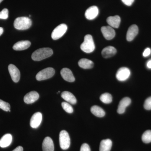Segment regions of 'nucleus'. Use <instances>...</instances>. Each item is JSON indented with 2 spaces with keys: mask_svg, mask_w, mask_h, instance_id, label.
I'll list each match as a JSON object with an SVG mask.
<instances>
[{
  "mask_svg": "<svg viewBox=\"0 0 151 151\" xmlns=\"http://www.w3.org/2000/svg\"><path fill=\"white\" fill-rule=\"evenodd\" d=\"M121 18L118 15L108 17L107 22L110 26L115 28H118L121 23Z\"/></svg>",
  "mask_w": 151,
  "mask_h": 151,
  "instance_id": "f3484780",
  "label": "nucleus"
},
{
  "mask_svg": "<svg viewBox=\"0 0 151 151\" xmlns=\"http://www.w3.org/2000/svg\"><path fill=\"white\" fill-rule=\"evenodd\" d=\"M12 151H23V148L21 146H18Z\"/></svg>",
  "mask_w": 151,
  "mask_h": 151,
  "instance_id": "72a5a7b5",
  "label": "nucleus"
},
{
  "mask_svg": "<svg viewBox=\"0 0 151 151\" xmlns=\"http://www.w3.org/2000/svg\"><path fill=\"white\" fill-rule=\"evenodd\" d=\"M151 50L150 48H147L145 50L143 53V56L144 57H147L151 54Z\"/></svg>",
  "mask_w": 151,
  "mask_h": 151,
  "instance_id": "473e14b6",
  "label": "nucleus"
},
{
  "mask_svg": "<svg viewBox=\"0 0 151 151\" xmlns=\"http://www.w3.org/2000/svg\"><path fill=\"white\" fill-rule=\"evenodd\" d=\"M117 50L114 47L109 46L106 47L102 50V54L103 57L107 58H111L115 55Z\"/></svg>",
  "mask_w": 151,
  "mask_h": 151,
  "instance_id": "6ab92c4d",
  "label": "nucleus"
},
{
  "mask_svg": "<svg viewBox=\"0 0 151 151\" xmlns=\"http://www.w3.org/2000/svg\"><path fill=\"white\" fill-rule=\"evenodd\" d=\"M67 26L64 24L59 25L52 31L51 37L54 40H57L62 37L67 31Z\"/></svg>",
  "mask_w": 151,
  "mask_h": 151,
  "instance_id": "423d86ee",
  "label": "nucleus"
},
{
  "mask_svg": "<svg viewBox=\"0 0 151 151\" xmlns=\"http://www.w3.org/2000/svg\"><path fill=\"white\" fill-rule=\"evenodd\" d=\"M10 105L9 103L0 99V108L5 111H9L10 109Z\"/></svg>",
  "mask_w": 151,
  "mask_h": 151,
  "instance_id": "cd10ccee",
  "label": "nucleus"
},
{
  "mask_svg": "<svg viewBox=\"0 0 151 151\" xmlns=\"http://www.w3.org/2000/svg\"><path fill=\"white\" fill-rule=\"evenodd\" d=\"M55 70L52 68L48 67L41 70L37 73L36 78L37 81L46 80L54 76Z\"/></svg>",
  "mask_w": 151,
  "mask_h": 151,
  "instance_id": "39448f33",
  "label": "nucleus"
},
{
  "mask_svg": "<svg viewBox=\"0 0 151 151\" xmlns=\"http://www.w3.org/2000/svg\"><path fill=\"white\" fill-rule=\"evenodd\" d=\"M139 32L137 26L134 24L131 26L128 29L127 35V39L128 41H131L134 39Z\"/></svg>",
  "mask_w": 151,
  "mask_h": 151,
  "instance_id": "2eb2a0df",
  "label": "nucleus"
},
{
  "mask_svg": "<svg viewBox=\"0 0 151 151\" xmlns=\"http://www.w3.org/2000/svg\"><path fill=\"white\" fill-rule=\"evenodd\" d=\"M9 17V11L7 9H4L0 12V19H6Z\"/></svg>",
  "mask_w": 151,
  "mask_h": 151,
  "instance_id": "c85d7f7f",
  "label": "nucleus"
},
{
  "mask_svg": "<svg viewBox=\"0 0 151 151\" xmlns=\"http://www.w3.org/2000/svg\"><path fill=\"white\" fill-rule=\"evenodd\" d=\"M61 96L63 99L70 104L74 105L76 104L77 102V100L74 95L68 91H64L63 92L61 93Z\"/></svg>",
  "mask_w": 151,
  "mask_h": 151,
  "instance_id": "aec40b11",
  "label": "nucleus"
},
{
  "mask_svg": "<svg viewBox=\"0 0 151 151\" xmlns=\"http://www.w3.org/2000/svg\"><path fill=\"white\" fill-rule=\"evenodd\" d=\"M53 51L51 48L45 47L35 50L32 55V58L35 61H40L51 56Z\"/></svg>",
  "mask_w": 151,
  "mask_h": 151,
  "instance_id": "f257e3e1",
  "label": "nucleus"
},
{
  "mask_svg": "<svg viewBox=\"0 0 151 151\" xmlns=\"http://www.w3.org/2000/svg\"><path fill=\"white\" fill-rule=\"evenodd\" d=\"M39 98V94L36 91H31L25 95L24 100L27 104L35 103Z\"/></svg>",
  "mask_w": 151,
  "mask_h": 151,
  "instance_id": "9b49d317",
  "label": "nucleus"
},
{
  "mask_svg": "<svg viewBox=\"0 0 151 151\" xmlns=\"http://www.w3.org/2000/svg\"><path fill=\"white\" fill-rule=\"evenodd\" d=\"M8 69L13 81L15 83L18 82L20 78V72L18 68L15 65L11 64L9 65Z\"/></svg>",
  "mask_w": 151,
  "mask_h": 151,
  "instance_id": "6e6552de",
  "label": "nucleus"
},
{
  "mask_svg": "<svg viewBox=\"0 0 151 151\" xmlns=\"http://www.w3.org/2000/svg\"><path fill=\"white\" fill-rule=\"evenodd\" d=\"M101 30L103 36L107 40L113 39L116 35L115 31L110 26L102 27Z\"/></svg>",
  "mask_w": 151,
  "mask_h": 151,
  "instance_id": "1a4fd4ad",
  "label": "nucleus"
},
{
  "mask_svg": "<svg viewBox=\"0 0 151 151\" xmlns=\"http://www.w3.org/2000/svg\"><path fill=\"white\" fill-rule=\"evenodd\" d=\"M91 112L94 116L100 118L105 116V111L103 110V108L97 105L92 106L91 108Z\"/></svg>",
  "mask_w": 151,
  "mask_h": 151,
  "instance_id": "b1692460",
  "label": "nucleus"
},
{
  "mask_svg": "<svg viewBox=\"0 0 151 151\" xmlns=\"http://www.w3.org/2000/svg\"><path fill=\"white\" fill-rule=\"evenodd\" d=\"M43 151H54V146L53 141L50 137L45 138L42 144Z\"/></svg>",
  "mask_w": 151,
  "mask_h": 151,
  "instance_id": "dca6fc26",
  "label": "nucleus"
},
{
  "mask_svg": "<svg viewBox=\"0 0 151 151\" xmlns=\"http://www.w3.org/2000/svg\"><path fill=\"white\" fill-rule=\"evenodd\" d=\"M131 100L130 98L128 97H124L120 101L119 103V106H118L117 112L120 114H123L126 111V108L129 105H130L131 103Z\"/></svg>",
  "mask_w": 151,
  "mask_h": 151,
  "instance_id": "ddd939ff",
  "label": "nucleus"
},
{
  "mask_svg": "<svg viewBox=\"0 0 151 151\" xmlns=\"http://www.w3.org/2000/svg\"><path fill=\"white\" fill-rule=\"evenodd\" d=\"M3 1V0H0V3L2 1Z\"/></svg>",
  "mask_w": 151,
  "mask_h": 151,
  "instance_id": "e433bc0d",
  "label": "nucleus"
},
{
  "mask_svg": "<svg viewBox=\"0 0 151 151\" xmlns=\"http://www.w3.org/2000/svg\"><path fill=\"white\" fill-rule=\"evenodd\" d=\"M112 146V142L110 139L103 140L100 142V151H110Z\"/></svg>",
  "mask_w": 151,
  "mask_h": 151,
  "instance_id": "5701e85b",
  "label": "nucleus"
},
{
  "mask_svg": "<svg viewBox=\"0 0 151 151\" xmlns=\"http://www.w3.org/2000/svg\"><path fill=\"white\" fill-rule=\"evenodd\" d=\"M80 151H91V149L88 144L84 143L81 145Z\"/></svg>",
  "mask_w": 151,
  "mask_h": 151,
  "instance_id": "7c9ffc66",
  "label": "nucleus"
},
{
  "mask_svg": "<svg viewBox=\"0 0 151 151\" xmlns=\"http://www.w3.org/2000/svg\"><path fill=\"white\" fill-rule=\"evenodd\" d=\"M42 121V115L40 112L33 114L31 119L30 125L32 128L36 129L39 127Z\"/></svg>",
  "mask_w": 151,
  "mask_h": 151,
  "instance_id": "9d476101",
  "label": "nucleus"
},
{
  "mask_svg": "<svg viewBox=\"0 0 151 151\" xmlns=\"http://www.w3.org/2000/svg\"><path fill=\"white\" fill-rule=\"evenodd\" d=\"M100 100L105 104H110L112 101V96L109 93H104L100 96Z\"/></svg>",
  "mask_w": 151,
  "mask_h": 151,
  "instance_id": "393cba45",
  "label": "nucleus"
},
{
  "mask_svg": "<svg viewBox=\"0 0 151 151\" xmlns=\"http://www.w3.org/2000/svg\"><path fill=\"white\" fill-rule=\"evenodd\" d=\"M122 1L124 4L128 6H131L134 1V0H122Z\"/></svg>",
  "mask_w": 151,
  "mask_h": 151,
  "instance_id": "2f4dec72",
  "label": "nucleus"
},
{
  "mask_svg": "<svg viewBox=\"0 0 151 151\" xmlns=\"http://www.w3.org/2000/svg\"><path fill=\"white\" fill-rule=\"evenodd\" d=\"M131 75V71L127 67H122L117 71L116 77L119 81H125L128 79Z\"/></svg>",
  "mask_w": 151,
  "mask_h": 151,
  "instance_id": "0eeeda50",
  "label": "nucleus"
},
{
  "mask_svg": "<svg viewBox=\"0 0 151 151\" xmlns=\"http://www.w3.org/2000/svg\"><path fill=\"white\" fill-rule=\"evenodd\" d=\"M99 10L96 6H93L90 7L86 10L85 13V16L87 19H94L98 16Z\"/></svg>",
  "mask_w": 151,
  "mask_h": 151,
  "instance_id": "f8f14e48",
  "label": "nucleus"
},
{
  "mask_svg": "<svg viewBox=\"0 0 151 151\" xmlns=\"http://www.w3.org/2000/svg\"><path fill=\"white\" fill-rule=\"evenodd\" d=\"M142 139L143 142L146 144L151 142V130H147L144 132L142 136Z\"/></svg>",
  "mask_w": 151,
  "mask_h": 151,
  "instance_id": "a878e982",
  "label": "nucleus"
},
{
  "mask_svg": "<svg viewBox=\"0 0 151 151\" xmlns=\"http://www.w3.org/2000/svg\"><path fill=\"white\" fill-rule=\"evenodd\" d=\"M30 42L28 40L20 41L14 45L13 48L15 50H23L28 48L30 46Z\"/></svg>",
  "mask_w": 151,
  "mask_h": 151,
  "instance_id": "a211bd4d",
  "label": "nucleus"
},
{
  "mask_svg": "<svg viewBox=\"0 0 151 151\" xmlns=\"http://www.w3.org/2000/svg\"><path fill=\"white\" fill-rule=\"evenodd\" d=\"M79 67L84 69H90L94 66V63L90 60L82 58L80 59L78 62Z\"/></svg>",
  "mask_w": 151,
  "mask_h": 151,
  "instance_id": "4be33fe9",
  "label": "nucleus"
},
{
  "mask_svg": "<svg viewBox=\"0 0 151 151\" xmlns=\"http://www.w3.org/2000/svg\"><path fill=\"white\" fill-rule=\"evenodd\" d=\"M147 66L149 69H151V60H149L147 63Z\"/></svg>",
  "mask_w": 151,
  "mask_h": 151,
  "instance_id": "f704fd0d",
  "label": "nucleus"
},
{
  "mask_svg": "<svg viewBox=\"0 0 151 151\" xmlns=\"http://www.w3.org/2000/svg\"><path fill=\"white\" fill-rule=\"evenodd\" d=\"M60 74L65 81L69 82H73L75 81V78L72 71L68 68H63L60 71Z\"/></svg>",
  "mask_w": 151,
  "mask_h": 151,
  "instance_id": "4468645a",
  "label": "nucleus"
},
{
  "mask_svg": "<svg viewBox=\"0 0 151 151\" xmlns=\"http://www.w3.org/2000/svg\"><path fill=\"white\" fill-rule=\"evenodd\" d=\"M80 48L86 53H91L94 51L95 45L92 35H87L84 37V42L81 44Z\"/></svg>",
  "mask_w": 151,
  "mask_h": 151,
  "instance_id": "7ed1b4c3",
  "label": "nucleus"
},
{
  "mask_svg": "<svg viewBox=\"0 0 151 151\" xmlns=\"http://www.w3.org/2000/svg\"><path fill=\"white\" fill-rule=\"evenodd\" d=\"M12 141V137L10 134H6L0 139V147L5 148L11 145Z\"/></svg>",
  "mask_w": 151,
  "mask_h": 151,
  "instance_id": "412c9836",
  "label": "nucleus"
},
{
  "mask_svg": "<svg viewBox=\"0 0 151 151\" xmlns=\"http://www.w3.org/2000/svg\"><path fill=\"white\" fill-rule=\"evenodd\" d=\"M32 24V22L27 17H19L15 19L14 25L17 29L26 30L28 29Z\"/></svg>",
  "mask_w": 151,
  "mask_h": 151,
  "instance_id": "f03ea898",
  "label": "nucleus"
},
{
  "mask_svg": "<svg viewBox=\"0 0 151 151\" xmlns=\"http://www.w3.org/2000/svg\"><path fill=\"white\" fill-rule=\"evenodd\" d=\"M144 108L147 110H151V97L146 99L144 103Z\"/></svg>",
  "mask_w": 151,
  "mask_h": 151,
  "instance_id": "c756f323",
  "label": "nucleus"
},
{
  "mask_svg": "<svg viewBox=\"0 0 151 151\" xmlns=\"http://www.w3.org/2000/svg\"><path fill=\"white\" fill-rule=\"evenodd\" d=\"M61 105H62V107L63 110L65 112L68 113H73V108L69 103H66V102H63Z\"/></svg>",
  "mask_w": 151,
  "mask_h": 151,
  "instance_id": "bb28decb",
  "label": "nucleus"
},
{
  "mask_svg": "<svg viewBox=\"0 0 151 151\" xmlns=\"http://www.w3.org/2000/svg\"><path fill=\"white\" fill-rule=\"evenodd\" d=\"M59 143L60 148L62 150H67L70 147V137L68 133L65 130H63L60 133Z\"/></svg>",
  "mask_w": 151,
  "mask_h": 151,
  "instance_id": "20e7f679",
  "label": "nucleus"
},
{
  "mask_svg": "<svg viewBox=\"0 0 151 151\" xmlns=\"http://www.w3.org/2000/svg\"><path fill=\"white\" fill-rule=\"evenodd\" d=\"M3 32H4V29L2 27H0V36L3 34Z\"/></svg>",
  "mask_w": 151,
  "mask_h": 151,
  "instance_id": "c9c22d12",
  "label": "nucleus"
}]
</instances>
